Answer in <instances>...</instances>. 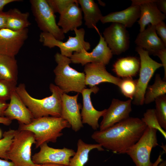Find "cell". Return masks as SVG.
Wrapping results in <instances>:
<instances>
[{
	"mask_svg": "<svg viewBox=\"0 0 166 166\" xmlns=\"http://www.w3.org/2000/svg\"><path fill=\"white\" fill-rule=\"evenodd\" d=\"M147 127L139 118L129 117L105 130L94 132L91 137L114 153L125 154L138 140Z\"/></svg>",
	"mask_w": 166,
	"mask_h": 166,
	"instance_id": "cell-1",
	"label": "cell"
},
{
	"mask_svg": "<svg viewBox=\"0 0 166 166\" xmlns=\"http://www.w3.org/2000/svg\"><path fill=\"white\" fill-rule=\"evenodd\" d=\"M51 96L42 99L32 97L27 91L25 85L21 83L15 91L34 118L43 117H60L62 107V96L63 92L56 85L51 83Z\"/></svg>",
	"mask_w": 166,
	"mask_h": 166,
	"instance_id": "cell-2",
	"label": "cell"
},
{
	"mask_svg": "<svg viewBox=\"0 0 166 166\" xmlns=\"http://www.w3.org/2000/svg\"><path fill=\"white\" fill-rule=\"evenodd\" d=\"M70 127L68 122L61 117L48 116L34 118L27 125L19 124L18 130H28L34 133L37 148L44 143H55L62 135V130Z\"/></svg>",
	"mask_w": 166,
	"mask_h": 166,
	"instance_id": "cell-3",
	"label": "cell"
},
{
	"mask_svg": "<svg viewBox=\"0 0 166 166\" xmlns=\"http://www.w3.org/2000/svg\"><path fill=\"white\" fill-rule=\"evenodd\" d=\"M54 58L57 64L53 70L56 85L64 93L72 91L81 93L86 88L85 73L70 66L72 63L70 58L57 53Z\"/></svg>",
	"mask_w": 166,
	"mask_h": 166,
	"instance_id": "cell-4",
	"label": "cell"
},
{
	"mask_svg": "<svg viewBox=\"0 0 166 166\" xmlns=\"http://www.w3.org/2000/svg\"><path fill=\"white\" fill-rule=\"evenodd\" d=\"M35 143L32 132L18 129L7 153L8 160L17 166H38L33 163L31 157V148Z\"/></svg>",
	"mask_w": 166,
	"mask_h": 166,
	"instance_id": "cell-5",
	"label": "cell"
},
{
	"mask_svg": "<svg viewBox=\"0 0 166 166\" xmlns=\"http://www.w3.org/2000/svg\"><path fill=\"white\" fill-rule=\"evenodd\" d=\"M74 31L75 37L69 36L65 42L58 40L50 34L43 32L39 35V40L44 46L49 48L58 47L61 55L70 58L73 52L80 53L84 50L88 51L91 48L90 43L85 40V30L81 28Z\"/></svg>",
	"mask_w": 166,
	"mask_h": 166,
	"instance_id": "cell-6",
	"label": "cell"
},
{
	"mask_svg": "<svg viewBox=\"0 0 166 166\" xmlns=\"http://www.w3.org/2000/svg\"><path fill=\"white\" fill-rule=\"evenodd\" d=\"M30 2L33 14L42 32L49 33L62 41L65 38L64 34L57 25L54 13L46 0H31Z\"/></svg>",
	"mask_w": 166,
	"mask_h": 166,
	"instance_id": "cell-7",
	"label": "cell"
},
{
	"mask_svg": "<svg viewBox=\"0 0 166 166\" xmlns=\"http://www.w3.org/2000/svg\"><path fill=\"white\" fill-rule=\"evenodd\" d=\"M135 50L139 55L140 65L136 90L132 104L142 105L144 104V96L149 81L156 71L163 66L161 63L152 59L148 51L138 46Z\"/></svg>",
	"mask_w": 166,
	"mask_h": 166,
	"instance_id": "cell-8",
	"label": "cell"
},
{
	"mask_svg": "<svg viewBox=\"0 0 166 166\" xmlns=\"http://www.w3.org/2000/svg\"><path fill=\"white\" fill-rule=\"evenodd\" d=\"M157 130L147 126L143 134L134 145L125 152L132 159L136 166H152L150 161L151 151L159 145Z\"/></svg>",
	"mask_w": 166,
	"mask_h": 166,
	"instance_id": "cell-9",
	"label": "cell"
},
{
	"mask_svg": "<svg viewBox=\"0 0 166 166\" xmlns=\"http://www.w3.org/2000/svg\"><path fill=\"white\" fill-rule=\"evenodd\" d=\"M100 36L98 44L90 52L84 50L80 53L74 52L70 57L72 63L80 64L82 65L91 63L108 64L113 54L101 34L97 29Z\"/></svg>",
	"mask_w": 166,
	"mask_h": 166,
	"instance_id": "cell-10",
	"label": "cell"
},
{
	"mask_svg": "<svg viewBox=\"0 0 166 166\" xmlns=\"http://www.w3.org/2000/svg\"><path fill=\"white\" fill-rule=\"evenodd\" d=\"M40 150L32 157L33 163L39 165L53 163L69 166L70 160L75 152L71 149L66 148H55L44 143L39 147Z\"/></svg>",
	"mask_w": 166,
	"mask_h": 166,
	"instance_id": "cell-11",
	"label": "cell"
},
{
	"mask_svg": "<svg viewBox=\"0 0 166 166\" xmlns=\"http://www.w3.org/2000/svg\"><path fill=\"white\" fill-rule=\"evenodd\" d=\"M103 37L113 54L119 55L129 48V34L123 25L112 23L103 32Z\"/></svg>",
	"mask_w": 166,
	"mask_h": 166,
	"instance_id": "cell-12",
	"label": "cell"
},
{
	"mask_svg": "<svg viewBox=\"0 0 166 166\" xmlns=\"http://www.w3.org/2000/svg\"><path fill=\"white\" fill-rule=\"evenodd\" d=\"M28 31V28L18 31L0 30V56L15 57L27 39Z\"/></svg>",
	"mask_w": 166,
	"mask_h": 166,
	"instance_id": "cell-13",
	"label": "cell"
},
{
	"mask_svg": "<svg viewBox=\"0 0 166 166\" xmlns=\"http://www.w3.org/2000/svg\"><path fill=\"white\" fill-rule=\"evenodd\" d=\"M132 100L122 101L113 99L109 107L106 109L99 126L100 131H103L128 118L132 111Z\"/></svg>",
	"mask_w": 166,
	"mask_h": 166,
	"instance_id": "cell-14",
	"label": "cell"
},
{
	"mask_svg": "<svg viewBox=\"0 0 166 166\" xmlns=\"http://www.w3.org/2000/svg\"><path fill=\"white\" fill-rule=\"evenodd\" d=\"M79 93L70 96L63 93L62 96V107L61 117L70 124L72 129L76 132L83 127L80 109L81 104L77 102Z\"/></svg>",
	"mask_w": 166,
	"mask_h": 166,
	"instance_id": "cell-15",
	"label": "cell"
},
{
	"mask_svg": "<svg viewBox=\"0 0 166 166\" xmlns=\"http://www.w3.org/2000/svg\"><path fill=\"white\" fill-rule=\"evenodd\" d=\"M85 81L90 88L99 84L108 82L118 86L121 78L116 77L108 72L105 65L98 63H88L85 65Z\"/></svg>",
	"mask_w": 166,
	"mask_h": 166,
	"instance_id": "cell-16",
	"label": "cell"
},
{
	"mask_svg": "<svg viewBox=\"0 0 166 166\" xmlns=\"http://www.w3.org/2000/svg\"><path fill=\"white\" fill-rule=\"evenodd\" d=\"M99 90V88L95 86L89 88H85L81 93L83 98V106L81 113L82 123L88 124L94 130H97L99 127V119L103 116L106 109L101 111L97 110L92 104L91 94H96Z\"/></svg>",
	"mask_w": 166,
	"mask_h": 166,
	"instance_id": "cell-17",
	"label": "cell"
},
{
	"mask_svg": "<svg viewBox=\"0 0 166 166\" xmlns=\"http://www.w3.org/2000/svg\"><path fill=\"white\" fill-rule=\"evenodd\" d=\"M10 100L3 115L10 120H17L19 124L30 123L34 118L15 90L12 93Z\"/></svg>",
	"mask_w": 166,
	"mask_h": 166,
	"instance_id": "cell-18",
	"label": "cell"
},
{
	"mask_svg": "<svg viewBox=\"0 0 166 166\" xmlns=\"http://www.w3.org/2000/svg\"><path fill=\"white\" fill-rule=\"evenodd\" d=\"M135 43L137 46L153 55L159 50L166 49V45L158 36L155 26L150 24L143 31L140 32Z\"/></svg>",
	"mask_w": 166,
	"mask_h": 166,
	"instance_id": "cell-19",
	"label": "cell"
},
{
	"mask_svg": "<svg viewBox=\"0 0 166 166\" xmlns=\"http://www.w3.org/2000/svg\"><path fill=\"white\" fill-rule=\"evenodd\" d=\"M156 0H145L140 5V16L137 21L140 26V31H143L147 25L155 26L166 18V15L158 9L155 2Z\"/></svg>",
	"mask_w": 166,
	"mask_h": 166,
	"instance_id": "cell-20",
	"label": "cell"
},
{
	"mask_svg": "<svg viewBox=\"0 0 166 166\" xmlns=\"http://www.w3.org/2000/svg\"><path fill=\"white\" fill-rule=\"evenodd\" d=\"M60 15L57 24L64 34L74 31L82 24V11L77 0L70 5Z\"/></svg>",
	"mask_w": 166,
	"mask_h": 166,
	"instance_id": "cell-21",
	"label": "cell"
},
{
	"mask_svg": "<svg viewBox=\"0 0 166 166\" xmlns=\"http://www.w3.org/2000/svg\"><path fill=\"white\" fill-rule=\"evenodd\" d=\"M140 14V6L131 5L124 10L112 12L103 16L100 21L103 24L117 23L123 25L126 28H130L137 21Z\"/></svg>",
	"mask_w": 166,
	"mask_h": 166,
	"instance_id": "cell-22",
	"label": "cell"
},
{
	"mask_svg": "<svg viewBox=\"0 0 166 166\" xmlns=\"http://www.w3.org/2000/svg\"><path fill=\"white\" fill-rule=\"evenodd\" d=\"M140 65V59L136 57H123L114 63L113 70L119 77H132L139 72Z\"/></svg>",
	"mask_w": 166,
	"mask_h": 166,
	"instance_id": "cell-23",
	"label": "cell"
},
{
	"mask_svg": "<svg viewBox=\"0 0 166 166\" xmlns=\"http://www.w3.org/2000/svg\"><path fill=\"white\" fill-rule=\"evenodd\" d=\"M84 15L85 24L89 29L95 28L103 16L97 5L93 0H78Z\"/></svg>",
	"mask_w": 166,
	"mask_h": 166,
	"instance_id": "cell-24",
	"label": "cell"
},
{
	"mask_svg": "<svg viewBox=\"0 0 166 166\" xmlns=\"http://www.w3.org/2000/svg\"><path fill=\"white\" fill-rule=\"evenodd\" d=\"M7 15L6 28L14 31H18L28 28L31 23L29 20L28 12H22L19 9L14 8L6 12Z\"/></svg>",
	"mask_w": 166,
	"mask_h": 166,
	"instance_id": "cell-25",
	"label": "cell"
},
{
	"mask_svg": "<svg viewBox=\"0 0 166 166\" xmlns=\"http://www.w3.org/2000/svg\"><path fill=\"white\" fill-rule=\"evenodd\" d=\"M99 151L104 150L100 144H88L81 139L78 140L77 143V150L74 155L70 160V166H84L89 160V152L93 149Z\"/></svg>",
	"mask_w": 166,
	"mask_h": 166,
	"instance_id": "cell-26",
	"label": "cell"
},
{
	"mask_svg": "<svg viewBox=\"0 0 166 166\" xmlns=\"http://www.w3.org/2000/svg\"><path fill=\"white\" fill-rule=\"evenodd\" d=\"M18 73L14 57L0 56V79L17 82Z\"/></svg>",
	"mask_w": 166,
	"mask_h": 166,
	"instance_id": "cell-27",
	"label": "cell"
},
{
	"mask_svg": "<svg viewBox=\"0 0 166 166\" xmlns=\"http://www.w3.org/2000/svg\"><path fill=\"white\" fill-rule=\"evenodd\" d=\"M166 82L162 79L160 74L155 75L154 83L148 85L144 96V103L148 104L159 97L166 94Z\"/></svg>",
	"mask_w": 166,
	"mask_h": 166,
	"instance_id": "cell-28",
	"label": "cell"
},
{
	"mask_svg": "<svg viewBox=\"0 0 166 166\" xmlns=\"http://www.w3.org/2000/svg\"><path fill=\"white\" fill-rule=\"evenodd\" d=\"M156 116L160 127L166 130V95L161 96L155 101Z\"/></svg>",
	"mask_w": 166,
	"mask_h": 166,
	"instance_id": "cell-29",
	"label": "cell"
},
{
	"mask_svg": "<svg viewBox=\"0 0 166 166\" xmlns=\"http://www.w3.org/2000/svg\"><path fill=\"white\" fill-rule=\"evenodd\" d=\"M137 84V79L128 77L121 79L118 87L124 95L132 100L136 93Z\"/></svg>",
	"mask_w": 166,
	"mask_h": 166,
	"instance_id": "cell-30",
	"label": "cell"
},
{
	"mask_svg": "<svg viewBox=\"0 0 166 166\" xmlns=\"http://www.w3.org/2000/svg\"><path fill=\"white\" fill-rule=\"evenodd\" d=\"M18 130L10 129L4 132L3 137L0 139V158L8 160L7 153L13 139Z\"/></svg>",
	"mask_w": 166,
	"mask_h": 166,
	"instance_id": "cell-31",
	"label": "cell"
},
{
	"mask_svg": "<svg viewBox=\"0 0 166 166\" xmlns=\"http://www.w3.org/2000/svg\"><path fill=\"white\" fill-rule=\"evenodd\" d=\"M141 120L147 126L158 130L166 139V132L160 126L155 114V109H149L144 113Z\"/></svg>",
	"mask_w": 166,
	"mask_h": 166,
	"instance_id": "cell-32",
	"label": "cell"
},
{
	"mask_svg": "<svg viewBox=\"0 0 166 166\" xmlns=\"http://www.w3.org/2000/svg\"><path fill=\"white\" fill-rule=\"evenodd\" d=\"M17 82L0 79V101L10 100L13 92L15 90Z\"/></svg>",
	"mask_w": 166,
	"mask_h": 166,
	"instance_id": "cell-33",
	"label": "cell"
},
{
	"mask_svg": "<svg viewBox=\"0 0 166 166\" xmlns=\"http://www.w3.org/2000/svg\"><path fill=\"white\" fill-rule=\"evenodd\" d=\"M53 12L61 14L70 5L76 0H46Z\"/></svg>",
	"mask_w": 166,
	"mask_h": 166,
	"instance_id": "cell-34",
	"label": "cell"
},
{
	"mask_svg": "<svg viewBox=\"0 0 166 166\" xmlns=\"http://www.w3.org/2000/svg\"><path fill=\"white\" fill-rule=\"evenodd\" d=\"M157 34L163 42L166 45V25L164 21L160 22L155 26Z\"/></svg>",
	"mask_w": 166,
	"mask_h": 166,
	"instance_id": "cell-35",
	"label": "cell"
},
{
	"mask_svg": "<svg viewBox=\"0 0 166 166\" xmlns=\"http://www.w3.org/2000/svg\"><path fill=\"white\" fill-rule=\"evenodd\" d=\"M154 55L157 56L160 60L164 68V76L163 80H166V49L159 50L155 53Z\"/></svg>",
	"mask_w": 166,
	"mask_h": 166,
	"instance_id": "cell-36",
	"label": "cell"
},
{
	"mask_svg": "<svg viewBox=\"0 0 166 166\" xmlns=\"http://www.w3.org/2000/svg\"><path fill=\"white\" fill-rule=\"evenodd\" d=\"M7 15L6 12L0 11V30L6 28Z\"/></svg>",
	"mask_w": 166,
	"mask_h": 166,
	"instance_id": "cell-37",
	"label": "cell"
},
{
	"mask_svg": "<svg viewBox=\"0 0 166 166\" xmlns=\"http://www.w3.org/2000/svg\"><path fill=\"white\" fill-rule=\"evenodd\" d=\"M159 10L163 14H166V0H157L155 2Z\"/></svg>",
	"mask_w": 166,
	"mask_h": 166,
	"instance_id": "cell-38",
	"label": "cell"
},
{
	"mask_svg": "<svg viewBox=\"0 0 166 166\" xmlns=\"http://www.w3.org/2000/svg\"><path fill=\"white\" fill-rule=\"evenodd\" d=\"M166 161H163L161 158V155L160 154L157 159L153 163L152 166H166Z\"/></svg>",
	"mask_w": 166,
	"mask_h": 166,
	"instance_id": "cell-39",
	"label": "cell"
},
{
	"mask_svg": "<svg viewBox=\"0 0 166 166\" xmlns=\"http://www.w3.org/2000/svg\"><path fill=\"white\" fill-rule=\"evenodd\" d=\"M21 1L19 0H0V11L2 10L4 7L6 5L15 2Z\"/></svg>",
	"mask_w": 166,
	"mask_h": 166,
	"instance_id": "cell-40",
	"label": "cell"
},
{
	"mask_svg": "<svg viewBox=\"0 0 166 166\" xmlns=\"http://www.w3.org/2000/svg\"><path fill=\"white\" fill-rule=\"evenodd\" d=\"M8 105V104L6 102L0 101V116L3 117L4 112Z\"/></svg>",
	"mask_w": 166,
	"mask_h": 166,
	"instance_id": "cell-41",
	"label": "cell"
},
{
	"mask_svg": "<svg viewBox=\"0 0 166 166\" xmlns=\"http://www.w3.org/2000/svg\"><path fill=\"white\" fill-rule=\"evenodd\" d=\"M0 166H17L12 161L0 159Z\"/></svg>",
	"mask_w": 166,
	"mask_h": 166,
	"instance_id": "cell-42",
	"label": "cell"
},
{
	"mask_svg": "<svg viewBox=\"0 0 166 166\" xmlns=\"http://www.w3.org/2000/svg\"><path fill=\"white\" fill-rule=\"evenodd\" d=\"M12 123V121L8 118L3 117L0 116V124L4 125H9Z\"/></svg>",
	"mask_w": 166,
	"mask_h": 166,
	"instance_id": "cell-43",
	"label": "cell"
},
{
	"mask_svg": "<svg viewBox=\"0 0 166 166\" xmlns=\"http://www.w3.org/2000/svg\"><path fill=\"white\" fill-rule=\"evenodd\" d=\"M38 166H70L62 164H53V163H46L41 164H39Z\"/></svg>",
	"mask_w": 166,
	"mask_h": 166,
	"instance_id": "cell-44",
	"label": "cell"
},
{
	"mask_svg": "<svg viewBox=\"0 0 166 166\" xmlns=\"http://www.w3.org/2000/svg\"><path fill=\"white\" fill-rule=\"evenodd\" d=\"M1 135H2V132H1V130L0 129V138L1 137Z\"/></svg>",
	"mask_w": 166,
	"mask_h": 166,
	"instance_id": "cell-45",
	"label": "cell"
}]
</instances>
